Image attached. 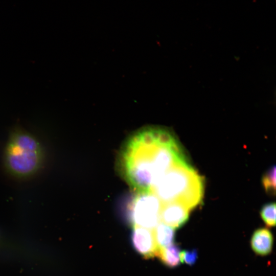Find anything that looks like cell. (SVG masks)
<instances>
[{"mask_svg": "<svg viewBox=\"0 0 276 276\" xmlns=\"http://www.w3.org/2000/svg\"><path fill=\"white\" fill-rule=\"evenodd\" d=\"M186 162L174 133L166 127L147 126L125 141L118 163L129 186L136 193H148L170 168Z\"/></svg>", "mask_w": 276, "mask_h": 276, "instance_id": "cell-1", "label": "cell"}, {"mask_svg": "<svg viewBox=\"0 0 276 276\" xmlns=\"http://www.w3.org/2000/svg\"><path fill=\"white\" fill-rule=\"evenodd\" d=\"M152 230L158 250L173 243L175 238V230L173 227L159 222Z\"/></svg>", "mask_w": 276, "mask_h": 276, "instance_id": "cell-8", "label": "cell"}, {"mask_svg": "<svg viewBox=\"0 0 276 276\" xmlns=\"http://www.w3.org/2000/svg\"><path fill=\"white\" fill-rule=\"evenodd\" d=\"M131 244L135 250L145 259L157 256L158 248L153 230L134 227L131 234Z\"/></svg>", "mask_w": 276, "mask_h": 276, "instance_id": "cell-5", "label": "cell"}, {"mask_svg": "<svg viewBox=\"0 0 276 276\" xmlns=\"http://www.w3.org/2000/svg\"><path fill=\"white\" fill-rule=\"evenodd\" d=\"M260 215L268 227L275 225V203L271 202L263 206L260 211Z\"/></svg>", "mask_w": 276, "mask_h": 276, "instance_id": "cell-10", "label": "cell"}, {"mask_svg": "<svg viewBox=\"0 0 276 276\" xmlns=\"http://www.w3.org/2000/svg\"><path fill=\"white\" fill-rule=\"evenodd\" d=\"M273 237L271 232L267 228L256 229L252 235L250 246L252 250L258 255L264 256L272 251Z\"/></svg>", "mask_w": 276, "mask_h": 276, "instance_id": "cell-7", "label": "cell"}, {"mask_svg": "<svg viewBox=\"0 0 276 276\" xmlns=\"http://www.w3.org/2000/svg\"><path fill=\"white\" fill-rule=\"evenodd\" d=\"M43 157L41 145L36 137L20 128H15L4 154L5 165L10 173L19 177H29L40 168Z\"/></svg>", "mask_w": 276, "mask_h": 276, "instance_id": "cell-3", "label": "cell"}, {"mask_svg": "<svg viewBox=\"0 0 276 276\" xmlns=\"http://www.w3.org/2000/svg\"><path fill=\"white\" fill-rule=\"evenodd\" d=\"M190 210L183 204L172 202L162 204L160 222L173 228L183 226L188 220Z\"/></svg>", "mask_w": 276, "mask_h": 276, "instance_id": "cell-6", "label": "cell"}, {"mask_svg": "<svg viewBox=\"0 0 276 276\" xmlns=\"http://www.w3.org/2000/svg\"><path fill=\"white\" fill-rule=\"evenodd\" d=\"M262 182L265 190L270 194L275 193V167H271L264 174Z\"/></svg>", "mask_w": 276, "mask_h": 276, "instance_id": "cell-11", "label": "cell"}, {"mask_svg": "<svg viewBox=\"0 0 276 276\" xmlns=\"http://www.w3.org/2000/svg\"><path fill=\"white\" fill-rule=\"evenodd\" d=\"M198 251L196 249L185 250L180 252V262L189 265H194L198 259Z\"/></svg>", "mask_w": 276, "mask_h": 276, "instance_id": "cell-12", "label": "cell"}, {"mask_svg": "<svg viewBox=\"0 0 276 276\" xmlns=\"http://www.w3.org/2000/svg\"><path fill=\"white\" fill-rule=\"evenodd\" d=\"M180 252L178 245L173 243L168 246L158 249L157 257L166 266L174 268L180 264Z\"/></svg>", "mask_w": 276, "mask_h": 276, "instance_id": "cell-9", "label": "cell"}, {"mask_svg": "<svg viewBox=\"0 0 276 276\" xmlns=\"http://www.w3.org/2000/svg\"><path fill=\"white\" fill-rule=\"evenodd\" d=\"M203 191V178L187 162L173 166L147 193L162 204L178 202L191 210L201 202Z\"/></svg>", "mask_w": 276, "mask_h": 276, "instance_id": "cell-2", "label": "cell"}, {"mask_svg": "<svg viewBox=\"0 0 276 276\" xmlns=\"http://www.w3.org/2000/svg\"><path fill=\"white\" fill-rule=\"evenodd\" d=\"M162 203L154 195L136 193L129 205V218L132 227L153 229L160 222Z\"/></svg>", "mask_w": 276, "mask_h": 276, "instance_id": "cell-4", "label": "cell"}]
</instances>
